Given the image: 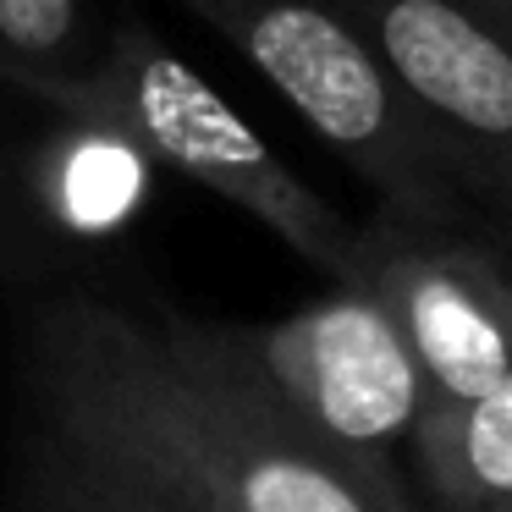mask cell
Here are the masks:
<instances>
[{"label":"cell","instance_id":"1","mask_svg":"<svg viewBox=\"0 0 512 512\" xmlns=\"http://www.w3.org/2000/svg\"><path fill=\"white\" fill-rule=\"evenodd\" d=\"M17 94L39 100L61 122L122 138L149 166L182 171L215 199L254 215L331 287H358V226L292 177L287 160L144 23H111L100 61L83 78H28Z\"/></svg>","mask_w":512,"mask_h":512},{"label":"cell","instance_id":"2","mask_svg":"<svg viewBox=\"0 0 512 512\" xmlns=\"http://www.w3.org/2000/svg\"><path fill=\"white\" fill-rule=\"evenodd\" d=\"M204 28L226 39L298 122L336 149L380 199V215L424 226V232H468L479 226L457 160L413 100L375 61L369 39L336 0H177Z\"/></svg>","mask_w":512,"mask_h":512},{"label":"cell","instance_id":"3","mask_svg":"<svg viewBox=\"0 0 512 512\" xmlns=\"http://www.w3.org/2000/svg\"><path fill=\"white\" fill-rule=\"evenodd\" d=\"M111 325L144 397L237 512H413L397 463H375L314 435L270 402L221 347L215 320L133 314L111 303Z\"/></svg>","mask_w":512,"mask_h":512},{"label":"cell","instance_id":"4","mask_svg":"<svg viewBox=\"0 0 512 512\" xmlns=\"http://www.w3.org/2000/svg\"><path fill=\"white\" fill-rule=\"evenodd\" d=\"M28 397L34 424L56 435L122 512H237L144 397L116 342L111 303L72 292L39 314L28 336Z\"/></svg>","mask_w":512,"mask_h":512},{"label":"cell","instance_id":"5","mask_svg":"<svg viewBox=\"0 0 512 512\" xmlns=\"http://www.w3.org/2000/svg\"><path fill=\"white\" fill-rule=\"evenodd\" d=\"M221 347L270 402L375 463L419 424V375L391 314L358 287H325L281 320H215Z\"/></svg>","mask_w":512,"mask_h":512},{"label":"cell","instance_id":"6","mask_svg":"<svg viewBox=\"0 0 512 512\" xmlns=\"http://www.w3.org/2000/svg\"><path fill=\"white\" fill-rule=\"evenodd\" d=\"M358 292L391 314L408 347L419 424L463 413L512 369V265L479 237L375 210L358 226Z\"/></svg>","mask_w":512,"mask_h":512},{"label":"cell","instance_id":"7","mask_svg":"<svg viewBox=\"0 0 512 512\" xmlns=\"http://www.w3.org/2000/svg\"><path fill=\"white\" fill-rule=\"evenodd\" d=\"M512 237V0H336Z\"/></svg>","mask_w":512,"mask_h":512},{"label":"cell","instance_id":"8","mask_svg":"<svg viewBox=\"0 0 512 512\" xmlns=\"http://www.w3.org/2000/svg\"><path fill=\"white\" fill-rule=\"evenodd\" d=\"M144 171L149 160H138L122 138L78 122H67V133L45 138V149L34 160H23L28 199H34L45 232L67 254L100 243V237L122 232L133 221L138 199H144Z\"/></svg>","mask_w":512,"mask_h":512},{"label":"cell","instance_id":"9","mask_svg":"<svg viewBox=\"0 0 512 512\" xmlns=\"http://www.w3.org/2000/svg\"><path fill=\"white\" fill-rule=\"evenodd\" d=\"M408 446L441 512H512V369L463 413L419 424Z\"/></svg>","mask_w":512,"mask_h":512},{"label":"cell","instance_id":"10","mask_svg":"<svg viewBox=\"0 0 512 512\" xmlns=\"http://www.w3.org/2000/svg\"><path fill=\"white\" fill-rule=\"evenodd\" d=\"M111 23L100 0H0V83L83 78L100 61Z\"/></svg>","mask_w":512,"mask_h":512},{"label":"cell","instance_id":"11","mask_svg":"<svg viewBox=\"0 0 512 512\" xmlns=\"http://www.w3.org/2000/svg\"><path fill=\"white\" fill-rule=\"evenodd\" d=\"M67 248L45 232L34 199L23 182V160L12 149H0V281H34L67 265Z\"/></svg>","mask_w":512,"mask_h":512},{"label":"cell","instance_id":"12","mask_svg":"<svg viewBox=\"0 0 512 512\" xmlns=\"http://www.w3.org/2000/svg\"><path fill=\"white\" fill-rule=\"evenodd\" d=\"M23 512H122L89 474L83 463L34 424L28 441V463H23Z\"/></svg>","mask_w":512,"mask_h":512}]
</instances>
